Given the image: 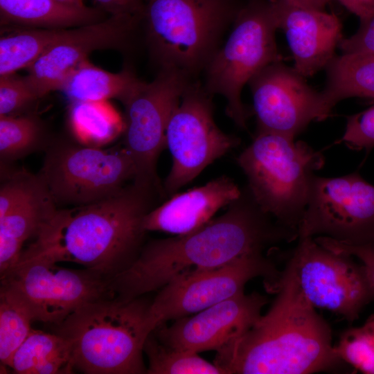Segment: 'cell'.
<instances>
[{
  "label": "cell",
  "mask_w": 374,
  "mask_h": 374,
  "mask_svg": "<svg viewBox=\"0 0 374 374\" xmlns=\"http://www.w3.org/2000/svg\"><path fill=\"white\" fill-rule=\"evenodd\" d=\"M57 1L64 4L74 6V7L83 8L86 6L83 2V0H57Z\"/></svg>",
  "instance_id": "38"
},
{
  "label": "cell",
  "mask_w": 374,
  "mask_h": 374,
  "mask_svg": "<svg viewBox=\"0 0 374 374\" xmlns=\"http://www.w3.org/2000/svg\"><path fill=\"white\" fill-rule=\"evenodd\" d=\"M288 1L304 8L319 10H323L326 5L331 0H288Z\"/></svg>",
  "instance_id": "37"
},
{
  "label": "cell",
  "mask_w": 374,
  "mask_h": 374,
  "mask_svg": "<svg viewBox=\"0 0 374 374\" xmlns=\"http://www.w3.org/2000/svg\"><path fill=\"white\" fill-rule=\"evenodd\" d=\"M0 39V76L30 66L65 29L18 27Z\"/></svg>",
  "instance_id": "25"
},
{
  "label": "cell",
  "mask_w": 374,
  "mask_h": 374,
  "mask_svg": "<svg viewBox=\"0 0 374 374\" xmlns=\"http://www.w3.org/2000/svg\"><path fill=\"white\" fill-rule=\"evenodd\" d=\"M244 3L240 0H146L142 23L159 69L196 80L222 46Z\"/></svg>",
  "instance_id": "5"
},
{
  "label": "cell",
  "mask_w": 374,
  "mask_h": 374,
  "mask_svg": "<svg viewBox=\"0 0 374 374\" xmlns=\"http://www.w3.org/2000/svg\"><path fill=\"white\" fill-rule=\"evenodd\" d=\"M282 271L265 253L238 259L222 267L186 272L158 290L149 317L154 329L170 320L199 312L244 292L251 279L262 278L275 293Z\"/></svg>",
  "instance_id": "12"
},
{
  "label": "cell",
  "mask_w": 374,
  "mask_h": 374,
  "mask_svg": "<svg viewBox=\"0 0 374 374\" xmlns=\"http://www.w3.org/2000/svg\"><path fill=\"white\" fill-rule=\"evenodd\" d=\"M325 69L326 84L321 92L331 109L346 98H374V54L343 53L335 56Z\"/></svg>",
  "instance_id": "23"
},
{
  "label": "cell",
  "mask_w": 374,
  "mask_h": 374,
  "mask_svg": "<svg viewBox=\"0 0 374 374\" xmlns=\"http://www.w3.org/2000/svg\"><path fill=\"white\" fill-rule=\"evenodd\" d=\"M141 19L122 15L65 29L28 69L26 78L38 98L60 90L69 75L93 51L129 42Z\"/></svg>",
  "instance_id": "16"
},
{
  "label": "cell",
  "mask_w": 374,
  "mask_h": 374,
  "mask_svg": "<svg viewBox=\"0 0 374 374\" xmlns=\"http://www.w3.org/2000/svg\"><path fill=\"white\" fill-rule=\"evenodd\" d=\"M57 207L90 204L114 195L133 181L134 161L125 147L103 150L78 141L49 143L37 174Z\"/></svg>",
  "instance_id": "8"
},
{
  "label": "cell",
  "mask_w": 374,
  "mask_h": 374,
  "mask_svg": "<svg viewBox=\"0 0 374 374\" xmlns=\"http://www.w3.org/2000/svg\"><path fill=\"white\" fill-rule=\"evenodd\" d=\"M278 29L272 0H247L239 10L231 32L206 65L203 87L226 101V114L246 128L251 113L243 104L244 85L261 69L281 60L276 42Z\"/></svg>",
  "instance_id": "7"
},
{
  "label": "cell",
  "mask_w": 374,
  "mask_h": 374,
  "mask_svg": "<svg viewBox=\"0 0 374 374\" xmlns=\"http://www.w3.org/2000/svg\"><path fill=\"white\" fill-rule=\"evenodd\" d=\"M151 301L114 296L87 303L53 326L71 346L74 368L87 374L147 373L144 342L154 328Z\"/></svg>",
  "instance_id": "4"
},
{
  "label": "cell",
  "mask_w": 374,
  "mask_h": 374,
  "mask_svg": "<svg viewBox=\"0 0 374 374\" xmlns=\"http://www.w3.org/2000/svg\"><path fill=\"white\" fill-rule=\"evenodd\" d=\"M352 13L361 18L374 10V0H337Z\"/></svg>",
  "instance_id": "36"
},
{
  "label": "cell",
  "mask_w": 374,
  "mask_h": 374,
  "mask_svg": "<svg viewBox=\"0 0 374 374\" xmlns=\"http://www.w3.org/2000/svg\"><path fill=\"white\" fill-rule=\"evenodd\" d=\"M57 209L46 185L0 217V274L18 262L24 242L36 237Z\"/></svg>",
  "instance_id": "20"
},
{
  "label": "cell",
  "mask_w": 374,
  "mask_h": 374,
  "mask_svg": "<svg viewBox=\"0 0 374 374\" xmlns=\"http://www.w3.org/2000/svg\"><path fill=\"white\" fill-rule=\"evenodd\" d=\"M269 310L216 351L224 374H309L338 371L332 330L304 295L290 258Z\"/></svg>",
  "instance_id": "2"
},
{
  "label": "cell",
  "mask_w": 374,
  "mask_h": 374,
  "mask_svg": "<svg viewBox=\"0 0 374 374\" xmlns=\"http://www.w3.org/2000/svg\"><path fill=\"white\" fill-rule=\"evenodd\" d=\"M69 122L76 141L100 148L120 132L122 123L115 111L102 102H73Z\"/></svg>",
  "instance_id": "26"
},
{
  "label": "cell",
  "mask_w": 374,
  "mask_h": 374,
  "mask_svg": "<svg viewBox=\"0 0 374 374\" xmlns=\"http://www.w3.org/2000/svg\"><path fill=\"white\" fill-rule=\"evenodd\" d=\"M334 349L346 364L362 373L374 374V314L362 326L346 330Z\"/></svg>",
  "instance_id": "30"
},
{
  "label": "cell",
  "mask_w": 374,
  "mask_h": 374,
  "mask_svg": "<svg viewBox=\"0 0 374 374\" xmlns=\"http://www.w3.org/2000/svg\"><path fill=\"white\" fill-rule=\"evenodd\" d=\"M340 141L353 149L367 152L374 147V105L347 118Z\"/></svg>",
  "instance_id": "32"
},
{
  "label": "cell",
  "mask_w": 374,
  "mask_h": 374,
  "mask_svg": "<svg viewBox=\"0 0 374 374\" xmlns=\"http://www.w3.org/2000/svg\"><path fill=\"white\" fill-rule=\"evenodd\" d=\"M139 80L130 70L111 73L87 60L66 78L60 90L73 102L125 101Z\"/></svg>",
  "instance_id": "24"
},
{
  "label": "cell",
  "mask_w": 374,
  "mask_h": 374,
  "mask_svg": "<svg viewBox=\"0 0 374 374\" xmlns=\"http://www.w3.org/2000/svg\"><path fill=\"white\" fill-rule=\"evenodd\" d=\"M248 84L258 130L294 139L311 121L325 120L331 114L322 92L281 60L264 67Z\"/></svg>",
  "instance_id": "15"
},
{
  "label": "cell",
  "mask_w": 374,
  "mask_h": 374,
  "mask_svg": "<svg viewBox=\"0 0 374 374\" xmlns=\"http://www.w3.org/2000/svg\"><path fill=\"white\" fill-rule=\"evenodd\" d=\"M359 21L357 32L340 41L339 46L343 53L374 54V10L359 18Z\"/></svg>",
  "instance_id": "33"
},
{
  "label": "cell",
  "mask_w": 374,
  "mask_h": 374,
  "mask_svg": "<svg viewBox=\"0 0 374 374\" xmlns=\"http://www.w3.org/2000/svg\"><path fill=\"white\" fill-rule=\"evenodd\" d=\"M143 352L148 359V374H224L197 353L163 344L152 332L144 342Z\"/></svg>",
  "instance_id": "28"
},
{
  "label": "cell",
  "mask_w": 374,
  "mask_h": 374,
  "mask_svg": "<svg viewBox=\"0 0 374 374\" xmlns=\"http://www.w3.org/2000/svg\"><path fill=\"white\" fill-rule=\"evenodd\" d=\"M34 318L23 299L12 289L0 287V361L9 367L11 359L31 330Z\"/></svg>",
  "instance_id": "27"
},
{
  "label": "cell",
  "mask_w": 374,
  "mask_h": 374,
  "mask_svg": "<svg viewBox=\"0 0 374 374\" xmlns=\"http://www.w3.org/2000/svg\"><path fill=\"white\" fill-rule=\"evenodd\" d=\"M241 188L227 176L216 177L204 185L175 193L144 217L146 231L185 235L200 228L222 208L237 199Z\"/></svg>",
  "instance_id": "19"
},
{
  "label": "cell",
  "mask_w": 374,
  "mask_h": 374,
  "mask_svg": "<svg viewBox=\"0 0 374 374\" xmlns=\"http://www.w3.org/2000/svg\"><path fill=\"white\" fill-rule=\"evenodd\" d=\"M57 264L42 256L20 257L1 275V284L23 299L34 321L55 326L81 305L114 296L109 278L86 268L68 269Z\"/></svg>",
  "instance_id": "11"
},
{
  "label": "cell",
  "mask_w": 374,
  "mask_h": 374,
  "mask_svg": "<svg viewBox=\"0 0 374 374\" xmlns=\"http://www.w3.org/2000/svg\"><path fill=\"white\" fill-rule=\"evenodd\" d=\"M314 236L351 245L374 243V185L357 172L313 175L298 238Z\"/></svg>",
  "instance_id": "13"
},
{
  "label": "cell",
  "mask_w": 374,
  "mask_h": 374,
  "mask_svg": "<svg viewBox=\"0 0 374 374\" xmlns=\"http://www.w3.org/2000/svg\"><path fill=\"white\" fill-rule=\"evenodd\" d=\"M158 199L155 191L132 181L101 201L57 208L20 257L77 263L111 279L140 253L144 217Z\"/></svg>",
  "instance_id": "3"
},
{
  "label": "cell",
  "mask_w": 374,
  "mask_h": 374,
  "mask_svg": "<svg viewBox=\"0 0 374 374\" xmlns=\"http://www.w3.org/2000/svg\"><path fill=\"white\" fill-rule=\"evenodd\" d=\"M237 162L261 208L298 233L314 172L324 165L322 154L303 141L258 130Z\"/></svg>",
  "instance_id": "6"
},
{
  "label": "cell",
  "mask_w": 374,
  "mask_h": 374,
  "mask_svg": "<svg viewBox=\"0 0 374 374\" xmlns=\"http://www.w3.org/2000/svg\"><path fill=\"white\" fill-rule=\"evenodd\" d=\"M49 143L37 118L31 116H0V158L3 164L46 150Z\"/></svg>",
  "instance_id": "29"
},
{
  "label": "cell",
  "mask_w": 374,
  "mask_h": 374,
  "mask_svg": "<svg viewBox=\"0 0 374 374\" xmlns=\"http://www.w3.org/2000/svg\"><path fill=\"white\" fill-rule=\"evenodd\" d=\"M314 240L328 249L349 254L359 259L364 266L368 279L374 289V243L351 245L325 236H317Z\"/></svg>",
  "instance_id": "34"
},
{
  "label": "cell",
  "mask_w": 374,
  "mask_h": 374,
  "mask_svg": "<svg viewBox=\"0 0 374 374\" xmlns=\"http://www.w3.org/2000/svg\"><path fill=\"white\" fill-rule=\"evenodd\" d=\"M268 298L253 292H244L184 317L169 326H157L152 332L169 346L199 353L217 351L240 337L262 315Z\"/></svg>",
  "instance_id": "17"
},
{
  "label": "cell",
  "mask_w": 374,
  "mask_h": 374,
  "mask_svg": "<svg viewBox=\"0 0 374 374\" xmlns=\"http://www.w3.org/2000/svg\"><path fill=\"white\" fill-rule=\"evenodd\" d=\"M37 98L26 77L0 76V116L12 115Z\"/></svg>",
  "instance_id": "31"
},
{
  "label": "cell",
  "mask_w": 374,
  "mask_h": 374,
  "mask_svg": "<svg viewBox=\"0 0 374 374\" xmlns=\"http://www.w3.org/2000/svg\"><path fill=\"white\" fill-rule=\"evenodd\" d=\"M181 71L160 69L151 82L139 81L123 103L125 109L124 147L136 168L132 182L166 196L157 174V161L166 145L170 117L189 84Z\"/></svg>",
  "instance_id": "9"
},
{
  "label": "cell",
  "mask_w": 374,
  "mask_h": 374,
  "mask_svg": "<svg viewBox=\"0 0 374 374\" xmlns=\"http://www.w3.org/2000/svg\"><path fill=\"white\" fill-rule=\"evenodd\" d=\"M272 1L278 29L285 33L294 57V69L305 78L325 69L343 39L339 18L288 0Z\"/></svg>",
  "instance_id": "18"
},
{
  "label": "cell",
  "mask_w": 374,
  "mask_h": 374,
  "mask_svg": "<svg viewBox=\"0 0 374 374\" xmlns=\"http://www.w3.org/2000/svg\"><path fill=\"white\" fill-rule=\"evenodd\" d=\"M213 97L195 80L170 117L166 145L172 163L163 182L166 197L178 193L207 166L240 144L237 136L225 133L217 125Z\"/></svg>",
  "instance_id": "10"
},
{
  "label": "cell",
  "mask_w": 374,
  "mask_h": 374,
  "mask_svg": "<svg viewBox=\"0 0 374 374\" xmlns=\"http://www.w3.org/2000/svg\"><path fill=\"white\" fill-rule=\"evenodd\" d=\"M296 239L295 231L261 208L247 186L223 214L197 230L144 244L132 264L111 278L110 290L116 298L132 300L186 272L222 267Z\"/></svg>",
  "instance_id": "1"
},
{
  "label": "cell",
  "mask_w": 374,
  "mask_h": 374,
  "mask_svg": "<svg viewBox=\"0 0 374 374\" xmlns=\"http://www.w3.org/2000/svg\"><path fill=\"white\" fill-rule=\"evenodd\" d=\"M9 367L18 374H66L74 368L71 344L58 334L31 329Z\"/></svg>",
  "instance_id": "22"
},
{
  "label": "cell",
  "mask_w": 374,
  "mask_h": 374,
  "mask_svg": "<svg viewBox=\"0 0 374 374\" xmlns=\"http://www.w3.org/2000/svg\"><path fill=\"white\" fill-rule=\"evenodd\" d=\"M298 240L291 259L308 301L350 323L357 320L374 300V289L364 266L349 254L321 246L312 237Z\"/></svg>",
  "instance_id": "14"
},
{
  "label": "cell",
  "mask_w": 374,
  "mask_h": 374,
  "mask_svg": "<svg viewBox=\"0 0 374 374\" xmlns=\"http://www.w3.org/2000/svg\"><path fill=\"white\" fill-rule=\"evenodd\" d=\"M109 15H122L143 19L146 0H95Z\"/></svg>",
  "instance_id": "35"
},
{
  "label": "cell",
  "mask_w": 374,
  "mask_h": 374,
  "mask_svg": "<svg viewBox=\"0 0 374 374\" xmlns=\"http://www.w3.org/2000/svg\"><path fill=\"white\" fill-rule=\"evenodd\" d=\"M100 8H78L57 0H0L3 25L48 29H67L103 19Z\"/></svg>",
  "instance_id": "21"
}]
</instances>
